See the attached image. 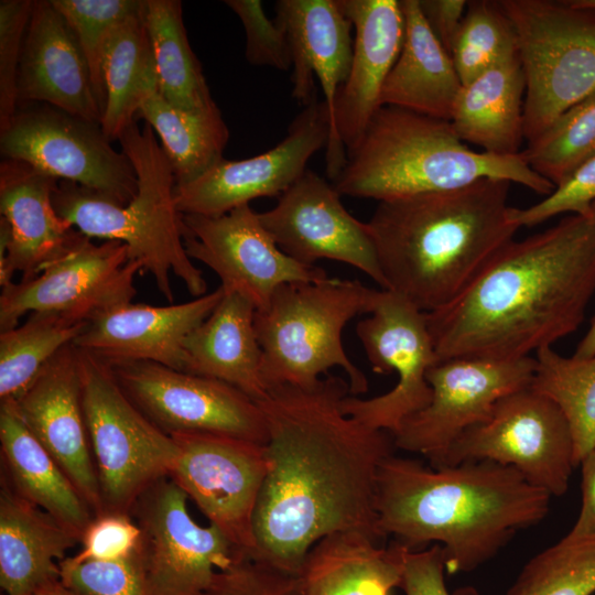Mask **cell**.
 I'll return each instance as SVG.
<instances>
[{"label": "cell", "instance_id": "cell-46", "mask_svg": "<svg viewBox=\"0 0 595 595\" xmlns=\"http://www.w3.org/2000/svg\"><path fill=\"white\" fill-rule=\"evenodd\" d=\"M207 595H302V588L300 575L244 558L217 571Z\"/></svg>", "mask_w": 595, "mask_h": 595}, {"label": "cell", "instance_id": "cell-18", "mask_svg": "<svg viewBox=\"0 0 595 595\" xmlns=\"http://www.w3.org/2000/svg\"><path fill=\"white\" fill-rule=\"evenodd\" d=\"M181 221L188 257L212 269L224 291L240 294L256 310L282 284L328 278L324 269L283 252L249 204L219 216L182 214Z\"/></svg>", "mask_w": 595, "mask_h": 595}, {"label": "cell", "instance_id": "cell-41", "mask_svg": "<svg viewBox=\"0 0 595 595\" xmlns=\"http://www.w3.org/2000/svg\"><path fill=\"white\" fill-rule=\"evenodd\" d=\"M75 33L89 66L102 113L106 106L104 57L120 23L141 11L143 0H51Z\"/></svg>", "mask_w": 595, "mask_h": 595}, {"label": "cell", "instance_id": "cell-20", "mask_svg": "<svg viewBox=\"0 0 595 595\" xmlns=\"http://www.w3.org/2000/svg\"><path fill=\"white\" fill-rule=\"evenodd\" d=\"M340 196L334 185L306 170L259 218L294 260L309 266L320 259L344 262L387 290L370 228L348 213Z\"/></svg>", "mask_w": 595, "mask_h": 595}, {"label": "cell", "instance_id": "cell-29", "mask_svg": "<svg viewBox=\"0 0 595 595\" xmlns=\"http://www.w3.org/2000/svg\"><path fill=\"white\" fill-rule=\"evenodd\" d=\"M0 478L80 540L94 513L62 467L30 432L14 401H0Z\"/></svg>", "mask_w": 595, "mask_h": 595}, {"label": "cell", "instance_id": "cell-19", "mask_svg": "<svg viewBox=\"0 0 595 595\" xmlns=\"http://www.w3.org/2000/svg\"><path fill=\"white\" fill-rule=\"evenodd\" d=\"M331 131L325 101L314 99L269 151L238 161L223 158L196 180L175 184L177 210L219 216L260 197L281 196L305 173L309 160L326 148Z\"/></svg>", "mask_w": 595, "mask_h": 595}, {"label": "cell", "instance_id": "cell-24", "mask_svg": "<svg viewBox=\"0 0 595 595\" xmlns=\"http://www.w3.org/2000/svg\"><path fill=\"white\" fill-rule=\"evenodd\" d=\"M221 286L199 298L165 306L128 303L88 321L73 342L110 364L152 361L185 370L184 343L217 306Z\"/></svg>", "mask_w": 595, "mask_h": 595}, {"label": "cell", "instance_id": "cell-52", "mask_svg": "<svg viewBox=\"0 0 595 595\" xmlns=\"http://www.w3.org/2000/svg\"><path fill=\"white\" fill-rule=\"evenodd\" d=\"M31 595H83L68 586L61 578L46 583L39 587Z\"/></svg>", "mask_w": 595, "mask_h": 595}, {"label": "cell", "instance_id": "cell-7", "mask_svg": "<svg viewBox=\"0 0 595 595\" xmlns=\"http://www.w3.org/2000/svg\"><path fill=\"white\" fill-rule=\"evenodd\" d=\"M380 292L358 280L329 277L280 285L255 314L267 391L311 387L337 366L347 374L351 396L367 392L368 380L347 356L342 335L350 320L372 312Z\"/></svg>", "mask_w": 595, "mask_h": 595}, {"label": "cell", "instance_id": "cell-16", "mask_svg": "<svg viewBox=\"0 0 595 595\" xmlns=\"http://www.w3.org/2000/svg\"><path fill=\"white\" fill-rule=\"evenodd\" d=\"M536 359L452 358L426 374L429 404L408 416L392 435L396 448L421 454L437 467L450 446L466 430L488 420L497 402L529 388Z\"/></svg>", "mask_w": 595, "mask_h": 595}, {"label": "cell", "instance_id": "cell-5", "mask_svg": "<svg viewBox=\"0 0 595 595\" xmlns=\"http://www.w3.org/2000/svg\"><path fill=\"white\" fill-rule=\"evenodd\" d=\"M483 178L506 180L545 196L554 190L520 153L474 151L450 120L382 106L357 145L346 152L333 183L340 195L383 202L455 190Z\"/></svg>", "mask_w": 595, "mask_h": 595}, {"label": "cell", "instance_id": "cell-21", "mask_svg": "<svg viewBox=\"0 0 595 595\" xmlns=\"http://www.w3.org/2000/svg\"><path fill=\"white\" fill-rule=\"evenodd\" d=\"M30 432L62 467L94 517L102 515L97 472L83 403L79 351L62 348L14 401Z\"/></svg>", "mask_w": 595, "mask_h": 595}, {"label": "cell", "instance_id": "cell-37", "mask_svg": "<svg viewBox=\"0 0 595 595\" xmlns=\"http://www.w3.org/2000/svg\"><path fill=\"white\" fill-rule=\"evenodd\" d=\"M530 388L563 412L573 437L574 465L595 446V355L564 357L544 347L537 353Z\"/></svg>", "mask_w": 595, "mask_h": 595}, {"label": "cell", "instance_id": "cell-42", "mask_svg": "<svg viewBox=\"0 0 595 595\" xmlns=\"http://www.w3.org/2000/svg\"><path fill=\"white\" fill-rule=\"evenodd\" d=\"M61 581L83 595H149L140 547L115 561L60 562Z\"/></svg>", "mask_w": 595, "mask_h": 595}, {"label": "cell", "instance_id": "cell-27", "mask_svg": "<svg viewBox=\"0 0 595 595\" xmlns=\"http://www.w3.org/2000/svg\"><path fill=\"white\" fill-rule=\"evenodd\" d=\"M79 538L0 478V585L7 595H31L61 578L60 562Z\"/></svg>", "mask_w": 595, "mask_h": 595}, {"label": "cell", "instance_id": "cell-12", "mask_svg": "<svg viewBox=\"0 0 595 595\" xmlns=\"http://www.w3.org/2000/svg\"><path fill=\"white\" fill-rule=\"evenodd\" d=\"M137 273H142V264L130 259L125 244H94L79 232L71 248L37 275L2 288L0 331L15 327L23 315L34 312L88 322L131 303Z\"/></svg>", "mask_w": 595, "mask_h": 595}, {"label": "cell", "instance_id": "cell-11", "mask_svg": "<svg viewBox=\"0 0 595 595\" xmlns=\"http://www.w3.org/2000/svg\"><path fill=\"white\" fill-rule=\"evenodd\" d=\"M4 159L23 161L58 180L76 183L126 205L138 192L134 167L118 152L99 122L45 104L18 107L0 132Z\"/></svg>", "mask_w": 595, "mask_h": 595}, {"label": "cell", "instance_id": "cell-10", "mask_svg": "<svg viewBox=\"0 0 595 595\" xmlns=\"http://www.w3.org/2000/svg\"><path fill=\"white\" fill-rule=\"evenodd\" d=\"M470 461L512 467L550 496H562L575 467L573 437L560 408L529 387L500 399L488 420L455 440L437 467Z\"/></svg>", "mask_w": 595, "mask_h": 595}, {"label": "cell", "instance_id": "cell-22", "mask_svg": "<svg viewBox=\"0 0 595 595\" xmlns=\"http://www.w3.org/2000/svg\"><path fill=\"white\" fill-rule=\"evenodd\" d=\"M275 13L291 45L293 97L304 106L316 99L314 76L323 89L332 125L325 154L326 173L334 182L346 163V149L335 132L334 112L338 91L350 68L353 24L337 0H280Z\"/></svg>", "mask_w": 595, "mask_h": 595}, {"label": "cell", "instance_id": "cell-2", "mask_svg": "<svg viewBox=\"0 0 595 595\" xmlns=\"http://www.w3.org/2000/svg\"><path fill=\"white\" fill-rule=\"evenodd\" d=\"M595 293V203L506 244L450 304L425 313L436 363L530 357L583 323Z\"/></svg>", "mask_w": 595, "mask_h": 595}, {"label": "cell", "instance_id": "cell-26", "mask_svg": "<svg viewBox=\"0 0 595 595\" xmlns=\"http://www.w3.org/2000/svg\"><path fill=\"white\" fill-rule=\"evenodd\" d=\"M354 29L353 55L334 112L338 141L351 150L381 107L385 82L404 37V18L398 0H337Z\"/></svg>", "mask_w": 595, "mask_h": 595}, {"label": "cell", "instance_id": "cell-47", "mask_svg": "<svg viewBox=\"0 0 595 595\" xmlns=\"http://www.w3.org/2000/svg\"><path fill=\"white\" fill-rule=\"evenodd\" d=\"M141 530L127 513L94 517L84 531L80 551L68 559L74 563L115 561L129 556L140 547Z\"/></svg>", "mask_w": 595, "mask_h": 595}, {"label": "cell", "instance_id": "cell-15", "mask_svg": "<svg viewBox=\"0 0 595 595\" xmlns=\"http://www.w3.org/2000/svg\"><path fill=\"white\" fill-rule=\"evenodd\" d=\"M356 334L372 370L382 375L396 371L398 382L390 391L369 399L348 394L343 411L393 435L432 397L426 374L436 364V356L426 314L402 295L381 290L372 312L358 322Z\"/></svg>", "mask_w": 595, "mask_h": 595}, {"label": "cell", "instance_id": "cell-32", "mask_svg": "<svg viewBox=\"0 0 595 595\" xmlns=\"http://www.w3.org/2000/svg\"><path fill=\"white\" fill-rule=\"evenodd\" d=\"M361 532H339L310 550L301 573L302 595H390L400 587L407 547Z\"/></svg>", "mask_w": 595, "mask_h": 595}, {"label": "cell", "instance_id": "cell-33", "mask_svg": "<svg viewBox=\"0 0 595 595\" xmlns=\"http://www.w3.org/2000/svg\"><path fill=\"white\" fill-rule=\"evenodd\" d=\"M138 115L159 137L176 184L196 180L224 158L229 131L216 102L195 111L181 110L156 87L143 98Z\"/></svg>", "mask_w": 595, "mask_h": 595}, {"label": "cell", "instance_id": "cell-50", "mask_svg": "<svg viewBox=\"0 0 595 595\" xmlns=\"http://www.w3.org/2000/svg\"><path fill=\"white\" fill-rule=\"evenodd\" d=\"M582 469V505L580 513L567 539H582L595 534V446L581 459Z\"/></svg>", "mask_w": 595, "mask_h": 595}, {"label": "cell", "instance_id": "cell-28", "mask_svg": "<svg viewBox=\"0 0 595 595\" xmlns=\"http://www.w3.org/2000/svg\"><path fill=\"white\" fill-rule=\"evenodd\" d=\"M255 314L250 301L224 291L217 306L184 343V371L226 382L256 402L263 399L268 391L261 377Z\"/></svg>", "mask_w": 595, "mask_h": 595}, {"label": "cell", "instance_id": "cell-1", "mask_svg": "<svg viewBox=\"0 0 595 595\" xmlns=\"http://www.w3.org/2000/svg\"><path fill=\"white\" fill-rule=\"evenodd\" d=\"M349 385L280 386L258 402L267 425L268 473L257 504L251 560L300 575L310 550L339 532L379 541L377 479L396 448L390 433L343 411Z\"/></svg>", "mask_w": 595, "mask_h": 595}, {"label": "cell", "instance_id": "cell-14", "mask_svg": "<svg viewBox=\"0 0 595 595\" xmlns=\"http://www.w3.org/2000/svg\"><path fill=\"white\" fill-rule=\"evenodd\" d=\"M108 365L133 404L167 435L208 433L267 443L258 402L226 382L152 361Z\"/></svg>", "mask_w": 595, "mask_h": 595}, {"label": "cell", "instance_id": "cell-43", "mask_svg": "<svg viewBox=\"0 0 595 595\" xmlns=\"http://www.w3.org/2000/svg\"><path fill=\"white\" fill-rule=\"evenodd\" d=\"M33 0L0 1V132L18 110V73Z\"/></svg>", "mask_w": 595, "mask_h": 595}, {"label": "cell", "instance_id": "cell-4", "mask_svg": "<svg viewBox=\"0 0 595 595\" xmlns=\"http://www.w3.org/2000/svg\"><path fill=\"white\" fill-rule=\"evenodd\" d=\"M510 182L469 185L379 202L367 223L393 291L430 313L454 301L519 229Z\"/></svg>", "mask_w": 595, "mask_h": 595}, {"label": "cell", "instance_id": "cell-8", "mask_svg": "<svg viewBox=\"0 0 595 595\" xmlns=\"http://www.w3.org/2000/svg\"><path fill=\"white\" fill-rule=\"evenodd\" d=\"M513 25L526 79L524 140L542 134L595 91V10L567 0H500Z\"/></svg>", "mask_w": 595, "mask_h": 595}, {"label": "cell", "instance_id": "cell-36", "mask_svg": "<svg viewBox=\"0 0 595 595\" xmlns=\"http://www.w3.org/2000/svg\"><path fill=\"white\" fill-rule=\"evenodd\" d=\"M88 322L34 312L13 328L0 333V401H17L48 361L73 343Z\"/></svg>", "mask_w": 595, "mask_h": 595}, {"label": "cell", "instance_id": "cell-13", "mask_svg": "<svg viewBox=\"0 0 595 595\" xmlns=\"http://www.w3.org/2000/svg\"><path fill=\"white\" fill-rule=\"evenodd\" d=\"M187 498L164 477L142 494L130 512L141 530L149 595H207L217 571L244 559L218 528L193 520Z\"/></svg>", "mask_w": 595, "mask_h": 595}, {"label": "cell", "instance_id": "cell-39", "mask_svg": "<svg viewBox=\"0 0 595 595\" xmlns=\"http://www.w3.org/2000/svg\"><path fill=\"white\" fill-rule=\"evenodd\" d=\"M595 593V534L563 538L534 555L506 595H592Z\"/></svg>", "mask_w": 595, "mask_h": 595}, {"label": "cell", "instance_id": "cell-51", "mask_svg": "<svg viewBox=\"0 0 595 595\" xmlns=\"http://www.w3.org/2000/svg\"><path fill=\"white\" fill-rule=\"evenodd\" d=\"M595 355V315L584 337L578 343L574 356L591 357Z\"/></svg>", "mask_w": 595, "mask_h": 595}, {"label": "cell", "instance_id": "cell-45", "mask_svg": "<svg viewBox=\"0 0 595 595\" xmlns=\"http://www.w3.org/2000/svg\"><path fill=\"white\" fill-rule=\"evenodd\" d=\"M595 203V158L580 165L551 194L526 208H510L511 220L532 227L560 214H586Z\"/></svg>", "mask_w": 595, "mask_h": 595}, {"label": "cell", "instance_id": "cell-3", "mask_svg": "<svg viewBox=\"0 0 595 595\" xmlns=\"http://www.w3.org/2000/svg\"><path fill=\"white\" fill-rule=\"evenodd\" d=\"M550 498L517 469L491 461L433 467L391 454L378 472V528L410 550L436 542L446 572L468 573L542 521Z\"/></svg>", "mask_w": 595, "mask_h": 595}, {"label": "cell", "instance_id": "cell-23", "mask_svg": "<svg viewBox=\"0 0 595 595\" xmlns=\"http://www.w3.org/2000/svg\"><path fill=\"white\" fill-rule=\"evenodd\" d=\"M58 180L18 160L0 164V285L37 275L64 255L79 231L53 204Z\"/></svg>", "mask_w": 595, "mask_h": 595}, {"label": "cell", "instance_id": "cell-48", "mask_svg": "<svg viewBox=\"0 0 595 595\" xmlns=\"http://www.w3.org/2000/svg\"><path fill=\"white\" fill-rule=\"evenodd\" d=\"M445 559L440 544L423 550L407 549L400 588L405 595H478L474 588L451 594L444 580Z\"/></svg>", "mask_w": 595, "mask_h": 595}, {"label": "cell", "instance_id": "cell-9", "mask_svg": "<svg viewBox=\"0 0 595 595\" xmlns=\"http://www.w3.org/2000/svg\"><path fill=\"white\" fill-rule=\"evenodd\" d=\"M78 351L82 403L102 513L130 515L145 490L169 477L176 445L133 404L107 363Z\"/></svg>", "mask_w": 595, "mask_h": 595}, {"label": "cell", "instance_id": "cell-25", "mask_svg": "<svg viewBox=\"0 0 595 595\" xmlns=\"http://www.w3.org/2000/svg\"><path fill=\"white\" fill-rule=\"evenodd\" d=\"M45 104L99 122L86 57L72 28L51 0L33 1L18 73V107Z\"/></svg>", "mask_w": 595, "mask_h": 595}, {"label": "cell", "instance_id": "cell-35", "mask_svg": "<svg viewBox=\"0 0 595 595\" xmlns=\"http://www.w3.org/2000/svg\"><path fill=\"white\" fill-rule=\"evenodd\" d=\"M142 19L152 46L158 86L173 107L195 111L215 104L194 54L178 0H143Z\"/></svg>", "mask_w": 595, "mask_h": 595}, {"label": "cell", "instance_id": "cell-31", "mask_svg": "<svg viewBox=\"0 0 595 595\" xmlns=\"http://www.w3.org/2000/svg\"><path fill=\"white\" fill-rule=\"evenodd\" d=\"M526 94L524 73L518 53L462 85L451 113L457 136L484 152L520 153Z\"/></svg>", "mask_w": 595, "mask_h": 595}, {"label": "cell", "instance_id": "cell-6", "mask_svg": "<svg viewBox=\"0 0 595 595\" xmlns=\"http://www.w3.org/2000/svg\"><path fill=\"white\" fill-rule=\"evenodd\" d=\"M119 142L130 159L138 192L126 205L85 188L58 181L53 194L57 214L89 238L122 242L131 260L152 275L164 299L173 304L172 277L180 279L194 298L207 293L203 273L186 253L182 236V214L175 204V177L153 129L136 121Z\"/></svg>", "mask_w": 595, "mask_h": 595}, {"label": "cell", "instance_id": "cell-44", "mask_svg": "<svg viewBox=\"0 0 595 595\" xmlns=\"http://www.w3.org/2000/svg\"><path fill=\"white\" fill-rule=\"evenodd\" d=\"M240 19L246 32V58L256 66H269L280 71L292 67V51L283 24L266 15L259 0H226Z\"/></svg>", "mask_w": 595, "mask_h": 595}, {"label": "cell", "instance_id": "cell-49", "mask_svg": "<svg viewBox=\"0 0 595 595\" xmlns=\"http://www.w3.org/2000/svg\"><path fill=\"white\" fill-rule=\"evenodd\" d=\"M467 3L465 0H420L429 25L448 54Z\"/></svg>", "mask_w": 595, "mask_h": 595}, {"label": "cell", "instance_id": "cell-38", "mask_svg": "<svg viewBox=\"0 0 595 595\" xmlns=\"http://www.w3.org/2000/svg\"><path fill=\"white\" fill-rule=\"evenodd\" d=\"M520 154L554 187L595 158V91L561 113Z\"/></svg>", "mask_w": 595, "mask_h": 595}, {"label": "cell", "instance_id": "cell-40", "mask_svg": "<svg viewBox=\"0 0 595 595\" xmlns=\"http://www.w3.org/2000/svg\"><path fill=\"white\" fill-rule=\"evenodd\" d=\"M517 53L516 31L498 1H468L450 51L462 85Z\"/></svg>", "mask_w": 595, "mask_h": 595}, {"label": "cell", "instance_id": "cell-17", "mask_svg": "<svg viewBox=\"0 0 595 595\" xmlns=\"http://www.w3.org/2000/svg\"><path fill=\"white\" fill-rule=\"evenodd\" d=\"M170 436L176 456L169 477L251 559L255 512L269 468L264 444L208 433Z\"/></svg>", "mask_w": 595, "mask_h": 595}, {"label": "cell", "instance_id": "cell-34", "mask_svg": "<svg viewBox=\"0 0 595 595\" xmlns=\"http://www.w3.org/2000/svg\"><path fill=\"white\" fill-rule=\"evenodd\" d=\"M102 69L106 106L100 126L106 137L113 141L119 140L127 127L136 121L143 98L159 87L142 9L120 23L112 33Z\"/></svg>", "mask_w": 595, "mask_h": 595}, {"label": "cell", "instance_id": "cell-30", "mask_svg": "<svg viewBox=\"0 0 595 595\" xmlns=\"http://www.w3.org/2000/svg\"><path fill=\"white\" fill-rule=\"evenodd\" d=\"M404 37L380 104L450 120L462 87L451 55L429 25L420 0L400 1Z\"/></svg>", "mask_w": 595, "mask_h": 595}, {"label": "cell", "instance_id": "cell-53", "mask_svg": "<svg viewBox=\"0 0 595 595\" xmlns=\"http://www.w3.org/2000/svg\"><path fill=\"white\" fill-rule=\"evenodd\" d=\"M570 4L576 8L595 10V0H567Z\"/></svg>", "mask_w": 595, "mask_h": 595}]
</instances>
